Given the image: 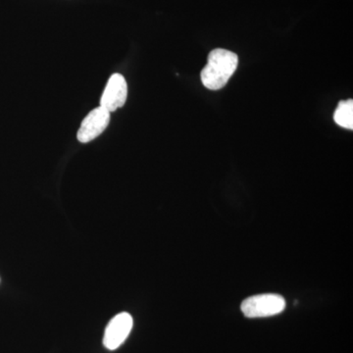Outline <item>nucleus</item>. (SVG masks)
Here are the masks:
<instances>
[{"label":"nucleus","instance_id":"obj_1","mask_svg":"<svg viewBox=\"0 0 353 353\" xmlns=\"http://www.w3.org/2000/svg\"><path fill=\"white\" fill-rule=\"evenodd\" d=\"M238 65L236 53L222 48L212 50L209 53L208 64L201 71V82L208 90H221L234 75Z\"/></svg>","mask_w":353,"mask_h":353},{"label":"nucleus","instance_id":"obj_2","mask_svg":"<svg viewBox=\"0 0 353 353\" xmlns=\"http://www.w3.org/2000/svg\"><path fill=\"white\" fill-rule=\"evenodd\" d=\"M241 308L248 318L270 317L280 314L285 310V301L280 294H259L243 301Z\"/></svg>","mask_w":353,"mask_h":353},{"label":"nucleus","instance_id":"obj_6","mask_svg":"<svg viewBox=\"0 0 353 353\" xmlns=\"http://www.w3.org/2000/svg\"><path fill=\"white\" fill-rule=\"evenodd\" d=\"M334 120L339 126L345 129H353V101L352 99L341 101L334 114Z\"/></svg>","mask_w":353,"mask_h":353},{"label":"nucleus","instance_id":"obj_4","mask_svg":"<svg viewBox=\"0 0 353 353\" xmlns=\"http://www.w3.org/2000/svg\"><path fill=\"white\" fill-rule=\"evenodd\" d=\"M109 122H110V112L102 108L101 106L94 108L83 120L78 134H77L78 141L82 143H88L94 141L105 131Z\"/></svg>","mask_w":353,"mask_h":353},{"label":"nucleus","instance_id":"obj_5","mask_svg":"<svg viewBox=\"0 0 353 353\" xmlns=\"http://www.w3.org/2000/svg\"><path fill=\"white\" fill-rule=\"evenodd\" d=\"M128 85L121 74H114L109 79L101 99V106L108 112H114L126 103Z\"/></svg>","mask_w":353,"mask_h":353},{"label":"nucleus","instance_id":"obj_3","mask_svg":"<svg viewBox=\"0 0 353 353\" xmlns=\"http://www.w3.org/2000/svg\"><path fill=\"white\" fill-rule=\"evenodd\" d=\"M132 317L129 313H119L108 323L104 332L103 345L108 350H116L127 340L132 329Z\"/></svg>","mask_w":353,"mask_h":353}]
</instances>
